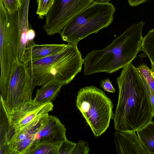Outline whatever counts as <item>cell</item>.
<instances>
[{"label":"cell","instance_id":"cell-1","mask_svg":"<svg viewBox=\"0 0 154 154\" xmlns=\"http://www.w3.org/2000/svg\"><path fill=\"white\" fill-rule=\"evenodd\" d=\"M119 88L113 120L118 131H136L154 116L147 92L136 68L131 63L117 78Z\"/></svg>","mask_w":154,"mask_h":154},{"label":"cell","instance_id":"cell-2","mask_svg":"<svg viewBox=\"0 0 154 154\" xmlns=\"http://www.w3.org/2000/svg\"><path fill=\"white\" fill-rule=\"evenodd\" d=\"M144 24H134L104 48L89 52L83 59L85 75L113 73L131 63L141 50Z\"/></svg>","mask_w":154,"mask_h":154},{"label":"cell","instance_id":"cell-3","mask_svg":"<svg viewBox=\"0 0 154 154\" xmlns=\"http://www.w3.org/2000/svg\"><path fill=\"white\" fill-rule=\"evenodd\" d=\"M83 59L77 45L68 44L58 53L24 64L35 86L53 82L66 85L81 72Z\"/></svg>","mask_w":154,"mask_h":154},{"label":"cell","instance_id":"cell-4","mask_svg":"<svg viewBox=\"0 0 154 154\" xmlns=\"http://www.w3.org/2000/svg\"><path fill=\"white\" fill-rule=\"evenodd\" d=\"M116 11L109 2L94 1L73 17L60 33L68 44L77 45L89 35L107 27L113 22Z\"/></svg>","mask_w":154,"mask_h":154},{"label":"cell","instance_id":"cell-5","mask_svg":"<svg viewBox=\"0 0 154 154\" xmlns=\"http://www.w3.org/2000/svg\"><path fill=\"white\" fill-rule=\"evenodd\" d=\"M76 106L96 137L105 132L113 119L112 101L101 90L94 86L80 89Z\"/></svg>","mask_w":154,"mask_h":154},{"label":"cell","instance_id":"cell-6","mask_svg":"<svg viewBox=\"0 0 154 154\" xmlns=\"http://www.w3.org/2000/svg\"><path fill=\"white\" fill-rule=\"evenodd\" d=\"M19 9L13 13L5 9L0 0V92L8 83L12 65L17 58L20 39Z\"/></svg>","mask_w":154,"mask_h":154},{"label":"cell","instance_id":"cell-7","mask_svg":"<svg viewBox=\"0 0 154 154\" xmlns=\"http://www.w3.org/2000/svg\"><path fill=\"white\" fill-rule=\"evenodd\" d=\"M35 86L26 65L17 58L12 65L7 86L0 93V100L8 114L32 101Z\"/></svg>","mask_w":154,"mask_h":154},{"label":"cell","instance_id":"cell-8","mask_svg":"<svg viewBox=\"0 0 154 154\" xmlns=\"http://www.w3.org/2000/svg\"><path fill=\"white\" fill-rule=\"evenodd\" d=\"M95 0H54L45 16L43 26L48 35L60 33L67 23L75 15Z\"/></svg>","mask_w":154,"mask_h":154},{"label":"cell","instance_id":"cell-9","mask_svg":"<svg viewBox=\"0 0 154 154\" xmlns=\"http://www.w3.org/2000/svg\"><path fill=\"white\" fill-rule=\"evenodd\" d=\"M53 107L52 101L39 104L32 100L17 110L8 113L10 127L14 131V134L35 120L48 114L53 110Z\"/></svg>","mask_w":154,"mask_h":154},{"label":"cell","instance_id":"cell-10","mask_svg":"<svg viewBox=\"0 0 154 154\" xmlns=\"http://www.w3.org/2000/svg\"><path fill=\"white\" fill-rule=\"evenodd\" d=\"M45 116L35 120L22 130L15 133L9 142L7 154H26L36 142V134Z\"/></svg>","mask_w":154,"mask_h":154},{"label":"cell","instance_id":"cell-11","mask_svg":"<svg viewBox=\"0 0 154 154\" xmlns=\"http://www.w3.org/2000/svg\"><path fill=\"white\" fill-rule=\"evenodd\" d=\"M66 131L64 125L57 117L48 114L45 116L37 134V140L34 144L42 142L61 143L66 138Z\"/></svg>","mask_w":154,"mask_h":154},{"label":"cell","instance_id":"cell-12","mask_svg":"<svg viewBox=\"0 0 154 154\" xmlns=\"http://www.w3.org/2000/svg\"><path fill=\"white\" fill-rule=\"evenodd\" d=\"M116 150L118 154H149L140 143L135 131H116Z\"/></svg>","mask_w":154,"mask_h":154},{"label":"cell","instance_id":"cell-13","mask_svg":"<svg viewBox=\"0 0 154 154\" xmlns=\"http://www.w3.org/2000/svg\"><path fill=\"white\" fill-rule=\"evenodd\" d=\"M67 44H51L37 45L26 48L24 55L23 63L40 59L61 51Z\"/></svg>","mask_w":154,"mask_h":154},{"label":"cell","instance_id":"cell-14","mask_svg":"<svg viewBox=\"0 0 154 154\" xmlns=\"http://www.w3.org/2000/svg\"><path fill=\"white\" fill-rule=\"evenodd\" d=\"M29 2L30 0H21V4L19 8L20 19V39L17 59L22 63L27 42L28 32L31 28L28 20Z\"/></svg>","mask_w":154,"mask_h":154},{"label":"cell","instance_id":"cell-15","mask_svg":"<svg viewBox=\"0 0 154 154\" xmlns=\"http://www.w3.org/2000/svg\"><path fill=\"white\" fill-rule=\"evenodd\" d=\"M62 84L53 82L42 85L36 90V93L32 101L39 104H44L54 100L59 94Z\"/></svg>","mask_w":154,"mask_h":154},{"label":"cell","instance_id":"cell-16","mask_svg":"<svg viewBox=\"0 0 154 154\" xmlns=\"http://www.w3.org/2000/svg\"><path fill=\"white\" fill-rule=\"evenodd\" d=\"M136 132L140 143L149 154H154V122L151 121Z\"/></svg>","mask_w":154,"mask_h":154},{"label":"cell","instance_id":"cell-17","mask_svg":"<svg viewBox=\"0 0 154 154\" xmlns=\"http://www.w3.org/2000/svg\"><path fill=\"white\" fill-rule=\"evenodd\" d=\"M10 125L8 114L0 100V154H7Z\"/></svg>","mask_w":154,"mask_h":154},{"label":"cell","instance_id":"cell-18","mask_svg":"<svg viewBox=\"0 0 154 154\" xmlns=\"http://www.w3.org/2000/svg\"><path fill=\"white\" fill-rule=\"evenodd\" d=\"M61 143L42 142L32 146L26 154H58Z\"/></svg>","mask_w":154,"mask_h":154},{"label":"cell","instance_id":"cell-19","mask_svg":"<svg viewBox=\"0 0 154 154\" xmlns=\"http://www.w3.org/2000/svg\"><path fill=\"white\" fill-rule=\"evenodd\" d=\"M141 50L147 55L151 62L154 63V29L143 37Z\"/></svg>","mask_w":154,"mask_h":154},{"label":"cell","instance_id":"cell-20","mask_svg":"<svg viewBox=\"0 0 154 154\" xmlns=\"http://www.w3.org/2000/svg\"><path fill=\"white\" fill-rule=\"evenodd\" d=\"M136 68L140 75L144 78L154 93V77L152 74L150 69L145 64H141Z\"/></svg>","mask_w":154,"mask_h":154},{"label":"cell","instance_id":"cell-21","mask_svg":"<svg viewBox=\"0 0 154 154\" xmlns=\"http://www.w3.org/2000/svg\"><path fill=\"white\" fill-rule=\"evenodd\" d=\"M54 0H37L38 8L36 14L40 18H43L52 6Z\"/></svg>","mask_w":154,"mask_h":154},{"label":"cell","instance_id":"cell-22","mask_svg":"<svg viewBox=\"0 0 154 154\" xmlns=\"http://www.w3.org/2000/svg\"><path fill=\"white\" fill-rule=\"evenodd\" d=\"M76 145V143L69 140L66 138L62 142L58 154H72Z\"/></svg>","mask_w":154,"mask_h":154},{"label":"cell","instance_id":"cell-23","mask_svg":"<svg viewBox=\"0 0 154 154\" xmlns=\"http://www.w3.org/2000/svg\"><path fill=\"white\" fill-rule=\"evenodd\" d=\"M4 8L10 13H13L20 7L21 0H1Z\"/></svg>","mask_w":154,"mask_h":154},{"label":"cell","instance_id":"cell-24","mask_svg":"<svg viewBox=\"0 0 154 154\" xmlns=\"http://www.w3.org/2000/svg\"><path fill=\"white\" fill-rule=\"evenodd\" d=\"M90 150L88 143L80 140L76 143L72 154H88Z\"/></svg>","mask_w":154,"mask_h":154},{"label":"cell","instance_id":"cell-25","mask_svg":"<svg viewBox=\"0 0 154 154\" xmlns=\"http://www.w3.org/2000/svg\"><path fill=\"white\" fill-rule=\"evenodd\" d=\"M140 75L147 92L151 105L152 113L154 116V93L151 90L144 78L142 75Z\"/></svg>","mask_w":154,"mask_h":154},{"label":"cell","instance_id":"cell-26","mask_svg":"<svg viewBox=\"0 0 154 154\" xmlns=\"http://www.w3.org/2000/svg\"><path fill=\"white\" fill-rule=\"evenodd\" d=\"M100 87L106 91L114 93L116 92L115 89L113 88L111 82L109 78L105 79L101 81Z\"/></svg>","mask_w":154,"mask_h":154},{"label":"cell","instance_id":"cell-27","mask_svg":"<svg viewBox=\"0 0 154 154\" xmlns=\"http://www.w3.org/2000/svg\"><path fill=\"white\" fill-rule=\"evenodd\" d=\"M129 5L131 6H135L144 3L148 0H128Z\"/></svg>","mask_w":154,"mask_h":154},{"label":"cell","instance_id":"cell-28","mask_svg":"<svg viewBox=\"0 0 154 154\" xmlns=\"http://www.w3.org/2000/svg\"><path fill=\"white\" fill-rule=\"evenodd\" d=\"M151 68L150 69L151 72L153 76L154 77V63L151 62Z\"/></svg>","mask_w":154,"mask_h":154},{"label":"cell","instance_id":"cell-29","mask_svg":"<svg viewBox=\"0 0 154 154\" xmlns=\"http://www.w3.org/2000/svg\"><path fill=\"white\" fill-rule=\"evenodd\" d=\"M111 0H96L95 1L97 2H109Z\"/></svg>","mask_w":154,"mask_h":154}]
</instances>
